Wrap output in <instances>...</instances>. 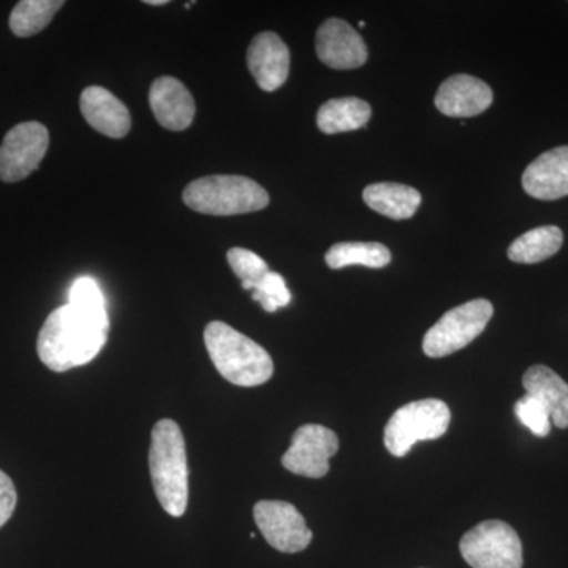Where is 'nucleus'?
Instances as JSON below:
<instances>
[{
    "label": "nucleus",
    "mask_w": 568,
    "mask_h": 568,
    "mask_svg": "<svg viewBox=\"0 0 568 568\" xmlns=\"http://www.w3.org/2000/svg\"><path fill=\"white\" fill-rule=\"evenodd\" d=\"M63 6L62 0H21L10 14L11 32L21 39L37 36L50 26Z\"/></svg>",
    "instance_id": "4be33fe9"
},
{
    "label": "nucleus",
    "mask_w": 568,
    "mask_h": 568,
    "mask_svg": "<svg viewBox=\"0 0 568 568\" xmlns=\"http://www.w3.org/2000/svg\"><path fill=\"white\" fill-rule=\"evenodd\" d=\"M316 52L320 61L334 70H354L368 61L364 39L346 21L331 18L316 33Z\"/></svg>",
    "instance_id": "9b49d317"
},
{
    "label": "nucleus",
    "mask_w": 568,
    "mask_h": 568,
    "mask_svg": "<svg viewBox=\"0 0 568 568\" xmlns=\"http://www.w3.org/2000/svg\"><path fill=\"white\" fill-rule=\"evenodd\" d=\"M364 201L369 209L392 220H407L420 207L422 196L405 183H372L364 190Z\"/></svg>",
    "instance_id": "a211bd4d"
},
{
    "label": "nucleus",
    "mask_w": 568,
    "mask_h": 568,
    "mask_svg": "<svg viewBox=\"0 0 568 568\" xmlns=\"http://www.w3.org/2000/svg\"><path fill=\"white\" fill-rule=\"evenodd\" d=\"M253 301L260 302L268 313H275L291 304V293L282 275L268 272L260 283L254 284Z\"/></svg>",
    "instance_id": "b1692460"
},
{
    "label": "nucleus",
    "mask_w": 568,
    "mask_h": 568,
    "mask_svg": "<svg viewBox=\"0 0 568 568\" xmlns=\"http://www.w3.org/2000/svg\"><path fill=\"white\" fill-rule=\"evenodd\" d=\"M491 88L470 74H455L437 89L435 104L448 118H474L491 106Z\"/></svg>",
    "instance_id": "ddd939ff"
},
{
    "label": "nucleus",
    "mask_w": 568,
    "mask_h": 568,
    "mask_svg": "<svg viewBox=\"0 0 568 568\" xmlns=\"http://www.w3.org/2000/svg\"><path fill=\"white\" fill-rule=\"evenodd\" d=\"M227 263L234 274L242 280V286L246 291H252L254 284L260 283L271 272L263 257L241 246H235L227 252Z\"/></svg>",
    "instance_id": "5701e85b"
},
{
    "label": "nucleus",
    "mask_w": 568,
    "mask_h": 568,
    "mask_svg": "<svg viewBox=\"0 0 568 568\" xmlns=\"http://www.w3.org/2000/svg\"><path fill=\"white\" fill-rule=\"evenodd\" d=\"M149 469L160 506L171 517H182L189 506V459L181 426L170 418L153 426Z\"/></svg>",
    "instance_id": "f03ea898"
},
{
    "label": "nucleus",
    "mask_w": 568,
    "mask_h": 568,
    "mask_svg": "<svg viewBox=\"0 0 568 568\" xmlns=\"http://www.w3.org/2000/svg\"><path fill=\"white\" fill-rule=\"evenodd\" d=\"M253 517L267 544L278 551L294 555L304 551L312 544L313 532L293 504L284 500H260L254 506Z\"/></svg>",
    "instance_id": "1a4fd4ad"
},
{
    "label": "nucleus",
    "mask_w": 568,
    "mask_h": 568,
    "mask_svg": "<svg viewBox=\"0 0 568 568\" xmlns=\"http://www.w3.org/2000/svg\"><path fill=\"white\" fill-rule=\"evenodd\" d=\"M110 331L108 317L67 304L54 310L41 327L37 351L52 372H69L89 364L103 349Z\"/></svg>",
    "instance_id": "f257e3e1"
},
{
    "label": "nucleus",
    "mask_w": 568,
    "mask_h": 568,
    "mask_svg": "<svg viewBox=\"0 0 568 568\" xmlns=\"http://www.w3.org/2000/svg\"><path fill=\"white\" fill-rule=\"evenodd\" d=\"M183 203L205 215H242L267 207L268 193L244 175H207L186 185Z\"/></svg>",
    "instance_id": "20e7f679"
},
{
    "label": "nucleus",
    "mask_w": 568,
    "mask_h": 568,
    "mask_svg": "<svg viewBox=\"0 0 568 568\" xmlns=\"http://www.w3.org/2000/svg\"><path fill=\"white\" fill-rule=\"evenodd\" d=\"M81 112L85 121L104 136L121 140L132 129V118L125 104L100 85H91L81 93Z\"/></svg>",
    "instance_id": "dca6fc26"
},
{
    "label": "nucleus",
    "mask_w": 568,
    "mask_h": 568,
    "mask_svg": "<svg viewBox=\"0 0 568 568\" xmlns=\"http://www.w3.org/2000/svg\"><path fill=\"white\" fill-rule=\"evenodd\" d=\"M564 234L558 226H540L519 235L508 246V260L518 264H537L555 256L562 246Z\"/></svg>",
    "instance_id": "aec40b11"
},
{
    "label": "nucleus",
    "mask_w": 568,
    "mask_h": 568,
    "mask_svg": "<svg viewBox=\"0 0 568 568\" xmlns=\"http://www.w3.org/2000/svg\"><path fill=\"white\" fill-rule=\"evenodd\" d=\"M338 448L335 432L323 425H304L294 433L293 444L283 455L282 465L295 476L323 478L331 470L328 462Z\"/></svg>",
    "instance_id": "9d476101"
},
{
    "label": "nucleus",
    "mask_w": 568,
    "mask_h": 568,
    "mask_svg": "<svg viewBox=\"0 0 568 568\" xmlns=\"http://www.w3.org/2000/svg\"><path fill=\"white\" fill-rule=\"evenodd\" d=\"M450 409L440 399L428 398L399 407L384 429V444L396 458L406 457L420 440H435L446 435Z\"/></svg>",
    "instance_id": "39448f33"
},
{
    "label": "nucleus",
    "mask_w": 568,
    "mask_h": 568,
    "mask_svg": "<svg viewBox=\"0 0 568 568\" xmlns=\"http://www.w3.org/2000/svg\"><path fill=\"white\" fill-rule=\"evenodd\" d=\"M390 250L377 242H342L332 246L325 254V263L334 271L345 268L347 265L383 268L390 264Z\"/></svg>",
    "instance_id": "412c9836"
},
{
    "label": "nucleus",
    "mask_w": 568,
    "mask_h": 568,
    "mask_svg": "<svg viewBox=\"0 0 568 568\" xmlns=\"http://www.w3.org/2000/svg\"><path fill=\"white\" fill-rule=\"evenodd\" d=\"M149 103L160 125L171 132H183L189 129L196 114L192 93L181 81L171 77L153 81Z\"/></svg>",
    "instance_id": "4468645a"
},
{
    "label": "nucleus",
    "mask_w": 568,
    "mask_h": 568,
    "mask_svg": "<svg viewBox=\"0 0 568 568\" xmlns=\"http://www.w3.org/2000/svg\"><path fill=\"white\" fill-rule=\"evenodd\" d=\"M372 118V106L355 97H343L325 102L316 115L317 126L325 134L354 132Z\"/></svg>",
    "instance_id": "6ab92c4d"
},
{
    "label": "nucleus",
    "mask_w": 568,
    "mask_h": 568,
    "mask_svg": "<svg viewBox=\"0 0 568 568\" xmlns=\"http://www.w3.org/2000/svg\"><path fill=\"white\" fill-rule=\"evenodd\" d=\"M493 315L495 308L485 298H476L450 310L426 332L424 353L432 358L457 353L484 334Z\"/></svg>",
    "instance_id": "423d86ee"
},
{
    "label": "nucleus",
    "mask_w": 568,
    "mask_h": 568,
    "mask_svg": "<svg viewBox=\"0 0 568 568\" xmlns=\"http://www.w3.org/2000/svg\"><path fill=\"white\" fill-rule=\"evenodd\" d=\"M515 414L518 420L537 437H547L551 432V417L547 407L536 396L529 394L521 396L515 405Z\"/></svg>",
    "instance_id": "393cba45"
},
{
    "label": "nucleus",
    "mask_w": 568,
    "mask_h": 568,
    "mask_svg": "<svg viewBox=\"0 0 568 568\" xmlns=\"http://www.w3.org/2000/svg\"><path fill=\"white\" fill-rule=\"evenodd\" d=\"M463 559L473 568H523V545L507 523L485 521L459 541Z\"/></svg>",
    "instance_id": "0eeeda50"
},
{
    "label": "nucleus",
    "mask_w": 568,
    "mask_h": 568,
    "mask_svg": "<svg viewBox=\"0 0 568 568\" xmlns=\"http://www.w3.org/2000/svg\"><path fill=\"white\" fill-rule=\"evenodd\" d=\"M50 148V133L40 122L13 126L0 145V181L20 182L40 166Z\"/></svg>",
    "instance_id": "6e6552de"
},
{
    "label": "nucleus",
    "mask_w": 568,
    "mask_h": 568,
    "mask_svg": "<svg viewBox=\"0 0 568 568\" xmlns=\"http://www.w3.org/2000/svg\"><path fill=\"white\" fill-rule=\"evenodd\" d=\"M148 6H166L168 0H145Z\"/></svg>",
    "instance_id": "cd10ccee"
},
{
    "label": "nucleus",
    "mask_w": 568,
    "mask_h": 568,
    "mask_svg": "<svg viewBox=\"0 0 568 568\" xmlns=\"http://www.w3.org/2000/svg\"><path fill=\"white\" fill-rule=\"evenodd\" d=\"M523 387L544 403L552 425L568 428V384L558 373L545 365L530 366L523 376Z\"/></svg>",
    "instance_id": "f3484780"
},
{
    "label": "nucleus",
    "mask_w": 568,
    "mask_h": 568,
    "mask_svg": "<svg viewBox=\"0 0 568 568\" xmlns=\"http://www.w3.org/2000/svg\"><path fill=\"white\" fill-rule=\"evenodd\" d=\"M69 304L80 306L92 315L108 317L102 290H100L99 283L89 276H82L73 283Z\"/></svg>",
    "instance_id": "a878e982"
},
{
    "label": "nucleus",
    "mask_w": 568,
    "mask_h": 568,
    "mask_svg": "<svg viewBox=\"0 0 568 568\" xmlns=\"http://www.w3.org/2000/svg\"><path fill=\"white\" fill-rule=\"evenodd\" d=\"M205 347L220 375L239 387H257L274 375L271 354L222 321L209 323Z\"/></svg>",
    "instance_id": "7ed1b4c3"
},
{
    "label": "nucleus",
    "mask_w": 568,
    "mask_h": 568,
    "mask_svg": "<svg viewBox=\"0 0 568 568\" xmlns=\"http://www.w3.org/2000/svg\"><path fill=\"white\" fill-rule=\"evenodd\" d=\"M17 488H14L13 481L3 470H0V528L13 515L14 508H17Z\"/></svg>",
    "instance_id": "bb28decb"
},
{
    "label": "nucleus",
    "mask_w": 568,
    "mask_h": 568,
    "mask_svg": "<svg viewBox=\"0 0 568 568\" xmlns=\"http://www.w3.org/2000/svg\"><path fill=\"white\" fill-rule=\"evenodd\" d=\"M523 189L541 201L568 196V145L551 149L534 160L523 174Z\"/></svg>",
    "instance_id": "2eb2a0df"
},
{
    "label": "nucleus",
    "mask_w": 568,
    "mask_h": 568,
    "mask_svg": "<svg viewBox=\"0 0 568 568\" xmlns=\"http://www.w3.org/2000/svg\"><path fill=\"white\" fill-rule=\"evenodd\" d=\"M246 62L250 73L265 92H275L290 77V48L274 32L254 37L246 52Z\"/></svg>",
    "instance_id": "f8f14e48"
}]
</instances>
